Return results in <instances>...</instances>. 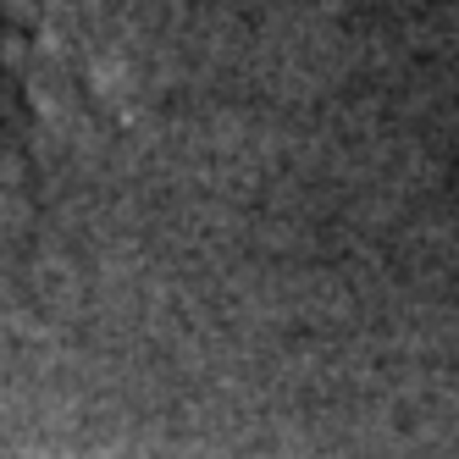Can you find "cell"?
Returning <instances> with one entry per match:
<instances>
[{
	"instance_id": "1",
	"label": "cell",
	"mask_w": 459,
	"mask_h": 459,
	"mask_svg": "<svg viewBox=\"0 0 459 459\" xmlns=\"http://www.w3.org/2000/svg\"><path fill=\"white\" fill-rule=\"evenodd\" d=\"M0 111L34 167H73L134 122L122 61L56 6L0 22Z\"/></svg>"
}]
</instances>
